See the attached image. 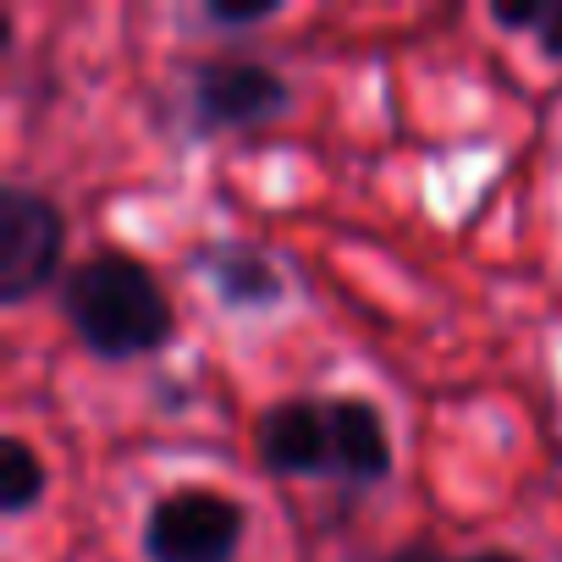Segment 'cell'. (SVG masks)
<instances>
[{"label":"cell","instance_id":"cell-11","mask_svg":"<svg viewBox=\"0 0 562 562\" xmlns=\"http://www.w3.org/2000/svg\"><path fill=\"white\" fill-rule=\"evenodd\" d=\"M281 7L276 0H248V7H232V0H210L204 7V23L210 29H254V23H270Z\"/></svg>","mask_w":562,"mask_h":562},{"label":"cell","instance_id":"cell-8","mask_svg":"<svg viewBox=\"0 0 562 562\" xmlns=\"http://www.w3.org/2000/svg\"><path fill=\"white\" fill-rule=\"evenodd\" d=\"M45 502V458L34 452L29 436L7 430L0 436V513L23 518Z\"/></svg>","mask_w":562,"mask_h":562},{"label":"cell","instance_id":"cell-4","mask_svg":"<svg viewBox=\"0 0 562 562\" xmlns=\"http://www.w3.org/2000/svg\"><path fill=\"white\" fill-rule=\"evenodd\" d=\"M248 513L237 496L210 485H177L144 513L149 562H237Z\"/></svg>","mask_w":562,"mask_h":562},{"label":"cell","instance_id":"cell-3","mask_svg":"<svg viewBox=\"0 0 562 562\" xmlns=\"http://www.w3.org/2000/svg\"><path fill=\"white\" fill-rule=\"evenodd\" d=\"M293 105V89L276 67L248 61V56H210L188 67V127L199 138L215 133H243V127H270Z\"/></svg>","mask_w":562,"mask_h":562},{"label":"cell","instance_id":"cell-2","mask_svg":"<svg viewBox=\"0 0 562 562\" xmlns=\"http://www.w3.org/2000/svg\"><path fill=\"white\" fill-rule=\"evenodd\" d=\"M67 265V215L29 182H0V304L23 310Z\"/></svg>","mask_w":562,"mask_h":562},{"label":"cell","instance_id":"cell-6","mask_svg":"<svg viewBox=\"0 0 562 562\" xmlns=\"http://www.w3.org/2000/svg\"><path fill=\"white\" fill-rule=\"evenodd\" d=\"M193 270L210 281V293L226 310H237V315H259V310L281 304V270H276V259L259 243H243V237L204 243L193 254Z\"/></svg>","mask_w":562,"mask_h":562},{"label":"cell","instance_id":"cell-5","mask_svg":"<svg viewBox=\"0 0 562 562\" xmlns=\"http://www.w3.org/2000/svg\"><path fill=\"white\" fill-rule=\"evenodd\" d=\"M254 458L276 480H337L331 397H281L254 419Z\"/></svg>","mask_w":562,"mask_h":562},{"label":"cell","instance_id":"cell-1","mask_svg":"<svg viewBox=\"0 0 562 562\" xmlns=\"http://www.w3.org/2000/svg\"><path fill=\"white\" fill-rule=\"evenodd\" d=\"M61 315L72 337L105 364L149 359L177 337V310L160 276L127 248H94L61 276Z\"/></svg>","mask_w":562,"mask_h":562},{"label":"cell","instance_id":"cell-7","mask_svg":"<svg viewBox=\"0 0 562 562\" xmlns=\"http://www.w3.org/2000/svg\"><path fill=\"white\" fill-rule=\"evenodd\" d=\"M331 441H337V480L342 485H381L392 474V436L386 414L370 397H331Z\"/></svg>","mask_w":562,"mask_h":562},{"label":"cell","instance_id":"cell-9","mask_svg":"<svg viewBox=\"0 0 562 562\" xmlns=\"http://www.w3.org/2000/svg\"><path fill=\"white\" fill-rule=\"evenodd\" d=\"M491 23L507 34H535L546 61H562V0H491Z\"/></svg>","mask_w":562,"mask_h":562},{"label":"cell","instance_id":"cell-10","mask_svg":"<svg viewBox=\"0 0 562 562\" xmlns=\"http://www.w3.org/2000/svg\"><path fill=\"white\" fill-rule=\"evenodd\" d=\"M381 562H524V557L507 551V546H485V551H469V557H447V551L430 546V540H408V546H397V551L381 557Z\"/></svg>","mask_w":562,"mask_h":562}]
</instances>
